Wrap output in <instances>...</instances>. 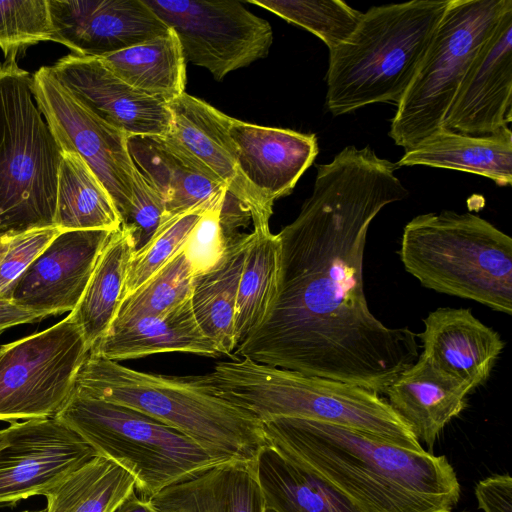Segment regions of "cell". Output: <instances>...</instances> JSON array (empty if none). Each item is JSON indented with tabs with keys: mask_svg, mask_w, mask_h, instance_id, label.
Masks as SVG:
<instances>
[{
	"mask_svg": "<svg viewBox=\"0 0 512 512\" xmlns=\"http://www.w3.org/2000/svg\"><path fill=\"white\" fill-rule=\"evenodd\" d=\"M475 495L484 512H512V478L508 473L479 481Z\"/></svg>",
	"mask_w": 512,
	"mask_h": 512,
	"instance_id": "ab89813d",
	"label": "cell"
},
{
	"mask_svg": "<svg viewBox=\"0 0 512 512\" xmlns=\"http://www.w3.org/2000/svg\"><path fill=\"white\" fill-rule=\"evenodd\" d=\"M98 58L127 84L163 102L170 103L185 92L186 60L171 29Z\"/></svg>",
	"mask_w": 512,
	"mask_h": 512,
	"instance_id": "f1b7e54d",
	"label": "cell"
},
{
	"mask_svg": "<svg viewBox=\"0 0 512 512\" xmlns=\"http://www.w3.org/2000/svg\"><path fill=\"white\" fill-rule=\"evenodd\" d=\"M165 352L221 355L199 327L190 299L164 314L111 326L89 351L116 362Z\"/></svg>",
	"mask_w": 512,
	"mask_h": 512,
	"instance_id": "603a6c76",
	"label": "cell"
},
{
	"mask_svg": "<svg viewBox=\"0 0 512 512\" xmlns=\"http://www.w3.org/2000/svg\"><path fill=\"white\" fill-rule=\"evenodd\" d=\"M399 255L425 288L512 314V239L489 221L448 210L418 215Z\"/></svg>",
	"mask_w": 512,
	"mask_h": 512,
	"instance_id": "8992f818",
	"label": "cell"
},
{
	"mask_svg": "<svg viewBox=\"0 0 512 512\" xmlns=\"http://www.w3.org/2000/svg\"><path fill=\"white\" fill-rule=\"evenodd\" d=\"M168 106L172 115L168 134L225 184L228 194L250 213L254 228H270L273 206L239 170L236 148L228 133L230 116L186 92Z\"/></svg>",
	"mask_w": 512,
	"mask_h": 512,
	"instance_id": "ac0fdd59",
	"label": "cell"
},
{
	"mask_svg": "<svg viewBox=\"0 0 512 512\" xmlns=\"http://www.w3.org/2000/svg\"><path fill=\"white\" fill-rule=\"evenodd\" d=\"M192 279L191 264L183 246L150 279L122 300L111 326L176 308L190 299Z\"/></svg>",
	"mask_w": 512,
	"mask_h": 512,
	"instance_id": "d6a6232c",
	"label": "cell"
},
{
	"mask_svg": "<svg viewBox=\"0 0 512 512\" xmlns=\"http://www.w3.org/2000/svg\"><path fill=\"white\" fill-rule=\"evenodd\" d=\"M424 165L469 172L493 180L499 186L512 184V132L509 127L485 136H472L441 129L415 147L405 150L396 163Z\"/></svg>",
	"mask_w": 512,
	"mask_h": 512,
	"instance_id": "484cf974",
	"label": "cell"
},
{
	"mask_svg": "<svg viewBox=\"0 0 512 512\" xmlns=\"http://www.w3.org/2000/svg\"><path fill=\"white\" fill-rule=\"evenodd\" d=\"M112 232H61L17 280L9 299L46 317L70 313L79 303Z\"/></svg>",
	"mask_w": 512,
	"mask_h": 512,
	"instance_id": "9a60e30c",
	"label": "cell"
},
{
	"mask_svg": "<svg viewBox=\"0 0 512 512\" xmlns=\"http://www.w3.org/2000/svg\"><path fill=\"white\" fill-rule=\"evenodd\" d=\"M52 40L73 54L102 57L168 32L144 0H48Z\"/></svg>",
	"mask_w": 512,
	"mask_h": 512,
	"instance_id": "5bb4252c",
	"label": "cell"
},
{
	"mask_svg": "<svg viewBox=\"0 0 512 512\" xmlns=\"http://www.w3.org/2000/svg\"><path fill=\"white\" fill-rule=\"evenodd\" d=\"M165 210L160 197L135 168L133 195L121 227L128 230L136 250L146 245L164 220Z\"/></svg>",
	"mask_w": 512,
	"mask_h": 512,
	"instance_id": "f35d334b",
	"label": "cell"
},
{
	"mask_svg": "<svg viewBox=\"0 0 512 512\" xmlns=\"http://www.w3.org/2000/svg\"><path fill=\"white\" fill-rule=\"evenodd\" d=\"M158 512H264L255 462L217 464L150 498Z\"/></svg>",
	"mask_w": 512,
	"mask_h": 512,
	"instance_id": "cb8c5ba5",
	"label": "cell"
},
{
	"mask_svg": "<svg viewBox=\"0 0 512 512\" xmlns=\"http://www.w3.org/2000/svg\"><path fill=\"white\" fill-rule=\"evenodd\" d=\"M227 193V190H223L214 198L184 245L193 276L215 267L226 251L228 240L222 225L221 211Z\"/></svg>",
	"mask_w": 512,
	"mask_h": 512,
	"instance_id": "8d00e7d4",
	"label": "cell"
},
{
	"mask_svg": "<svg viewBox=\"0 0 512 512\" xmlns=\"http://www.w3.org/2000/svg\"><path fill=\"white\" fill-rule=\"evenodd\" d=\"M8 441L7 428L0 430V448L4 446Z\"/></svg>",
	"mask_w": 512,
	"mask_h": 512,
	"instance_id": "ee69618b",
	"label": "cell"
},
{
	"mask_svg": "<svg viewBox=\"0 0 512 512\" xmlns=\"http://www.w3.org/2000/svg\"><path fill=\"white\" fill-rule=\"evenodd\" d=\"M75 389L147 414L221 461L255 462L266 443L257 417L202 390L189 377L142 372L89 353Z\"/></svg>",
	"mask_w": 512,
	"mask_h": 512,
	"instance_id": "277c9868",
	"label": "cell"
},
{
	"mask_svg": "<svg viewBox=\"0 0 512 512\" xmlns=\"http://www.w3.org/2000/svg\"><path fill=\"white\" fill-rule=\"evenodd\" d=\"M423 323L424 330L416 334L422 342V356L471 391L487 382L504 348L497 331L468 308H437Z\"/></svg>",
	"mask_w": 512,
	"mask_h": 512,
	"instance_id": "ffe728a7",
	"label": "cell"
},
{
	"mask_svg": "<svg viewBox=\"0 0 512 512\" xmlns=\"http://www.w3.org/2000/svg\"><path fill=\"white\" fill-rule=\"evenodd\" d=\"M52 36L48 0H0V48L6 60Z\"/></svg>",
	"mask_w": 512,
	"mask_h": 512,
	"instance_id": "d590c367",
	"label": "cell"
},
{
	"mask_svg": "<svg viewBox=\"0 0 512 512\" xmlns=\"http://www.w3.org/2000/svg\"><path fill=\"white\" fill-rule=\"evenodd\" d=\"M32 91L60 149L77 153L88 164L122 219L133 195L135 176L128 135L89 110L56 78L51 66L32 75Z\"/></svg>",
	"mask_w": 512,
	"mask_h": 512,
	"instance_id": "7c38bea8",
	"label": "cell"
},
{
	"mask_svg": "<svg viewBox=\"0 0 512 512\" xmlns=\"http://www.w3.org/2000/svg\"><path fill=\"white\" fill-rule=\"evenodd\" d=\"M54 226L62 231H115L121 226L120 216L109 193L75 152L62 151Z\"/></svg>",
	"mask_w": 512,
	"mask_h": 512,
	"instance_id": "f546056e",
	"label": "cell"
},
{
	"mask_svg": "<svg viewBox=\"0 0 512 512\" xmlns=\"http://www.w3.org/2000/svg\"><path fill=\"white\" fill-rule=\"evenodd\" d=\"M13 236L14 235H12V236H10V235L0 236V261L2 260L3 256L7 252Z\"/></svg>",
	"mask_w": 512,
	"mask_h": 512,
	"instance_id": "7bdbcfd3",
	"label": "cell"
},
{
	"mask_svg": "<svg viewBox=\"0 0 512 512\" xmlns=\"http://www.w3.org/2000/svg\"><path fill=\"white\" fill-rule=\"evenodd\" d=\"M312 195L277 234V294L262 324L234 354L304 375L384 394L416 362V333L371 313L363 258L372 220L408 190L396 164L369 147L347 146L317 165Z\"/></svg>",
	"mask_w": 512,
	"mask_h": 512,
	"instance_id": "6da1fadb",
	"label": "cell"
},
{
	"mask_svg": "<svg viewBox=\"0 0 512 512\" xmlns=\"http://www.w3.org/2000/svg\"><path fill=\"white\" fill-rule=\"evenodd\" d=\"M45 318V315L24 308L9 298L0 299V335L7 328L39 322Z\"/></svg>",
	"mask_w": 512,
	"mask_h": 512,
	"instance_id": "60d3db41",
	"label": "cell"
},
{
	"mask_svg": "<svg viewBox=\"0 0 512 512\" xmlns=\"http://www.w3.org/2000/svg\"><path fill=\"white\" fill-rule=\"evenodd\" d=\"M452 0L371 7L329 51L326 106L334 116L374 103L397 106Z\"/></svg>",
	"mask_w": 512,
	"mask_h": 512,
	"instance_id": "5b68a950",
	"label": "cell"
},
{
	"mask_svg": "<svg viewBox=\"0 0 512 512\" xmlns=\"http://www.w3.org/2000/svg\"><path fill=\"white\" fill-rule=\"evenodd\" d=\"M511 0H452L397 104L389 136L405 150L444 129L447 113L479 51Z\"/></svg>",
	"mask_w": 512,
	"mask_h": 512,
	"instance_id": "9c48e42d",
	"label": "cell"
},
{
	"mask_svg": "<svg viewBox=\"0 0 512 512\" xmlns=\"http://www.w3.org/2000/svg\"><path fill=\"white\" fill-rule=\"evenodd\" d=\"M21 512H45V509H42V510H25V511H21Z\"/></svg>",
	"mask_w": 512,
	"mask_h": 512,
	"instance_id": "f6af8a7d",
	"label": "cell"
},
{
	"mask_svg": "<svg viewBox=\"0 0 512 512\" xmlns=\"http://www.w3.org/2000/svg\"><path fill=\"white\" fill-rule=\"evenodd\" d=\"M216 196L165 220L149 242L134 252L128 266L123 299L142 286L183 248L194 226Z\"/></svg>",
	"mask_w": 512,
	"mask_h": 512,
	"instance_id": "e575fe53",
	"label": "cell"
},
{
	"mask_svg": "<svg viewBox=\"0 0 512 512\" xmlns=\"http://www.w3.org/2000/svg\"><path fill=\"white\" fill-rule=\"evenodd\" d=\"M255 470L270 512H365L319 475L266 441Z\"/></svg>",
	"mask_w": 512,
	"mask_h": 512,
	"instance_id": "d4e9b609",
	"label": "cell"
},
{
	"mask_svg": "<svg viewBox=\"0 0 512 512\" xmlns=\"http://www.w3.org/2000/svg\"><path fill=\"white\" fill-rule=\"evenodd\" d=\"M0 448V506L49 488L99 453L58 417L10 424Z\"/></svg>",
	"mask_w": 512,
	"mask_h": 512,
	"instance_id": "4fadbf2b",
	"label": "cell"
},
{
	"mask_svg": "<svg viewBox=\"0 0 512 512\" xmlns=\"http://www.w3.org/2000/svg\"><path fill=\"white\" fill-rule=\"evenodd\" d=\"M57 417L99 454L127 469L143 498L227 462L147 414L77 389Z\"/></svg>",
	"mask_w": 512,
	"mask_h": 512,
	"instance_id": "ba28073f",
	"label": "cell"
},
{
	"mask_svg": "<svg viewBox=\"0 0 512 512\" xmlns=\"http://www.w3.org/2000/svg\"><path fill=\"white\" fill-rule=\"evenodd\" d=\"M320 38L329 51L345 42L362 13L340 0H249Z\"/></svg>",
	"mask_w": 512,
	"mask_h": 512,
	"instance_id": "836d02e7",
	"label": "cell"
},
{
	"mask_svg": "<svg viewBox=\"0 0 512 512\" xmlns=\"http://www.w3.org/2000/svg\"><path fill=\"white\" fill-rule=\"evenodd\" d=\"M470 392L464 383L442 372L420 354L384 394L418 441L432 450L445 425L466 407Z\"/></svg>",
	"mask_w": 512,
	"mask_h": 512,
	"instance_id": "7402d4cb",
	"label": "cell"
},
{
	"mask_svg": "<svg viewBox=\"0 0 512 512\" xmlns=\"http://www.w3.org/2000/svg\"><path fill=\"white\" fill-rule=\"evenodd\" d=\"M61 232L56 226L32 229L12 237L0 261V299L9 298L17 280Z\"/></svg>",
	"mask_w": 512,
	"mask_h": 512,
	"instance_id": "74e56055",
	"label": "cell"
},
{
	"mask_svg": "<svg viewBox=\"0 0 512 512\" xmlns=\"http://www.w3.org/2000/svg\"><path fill=\"white\" fill-rule=\"evenodd\" d=\"M512 121V9L474 59L447 113L444 128L491 135Z\"/></svg>",
	"mask_w": 512,
	"mask_h": 512,
	"instance_id": "e0dca14e",
	"label": "cell"
},
{
	"mask_svg": "<svg viewBox=\"0 0 512 512\" xmlns=\"http://www.w3.org/2000/svg\"><path fill=\"white\" fill-rule=\"evenodd\" d=\"M202 390L257 417L301 418L360 430L398 446L424 449L408 424L378 393L338 380L309 376L252 361L217 363L205 375L189 376Z\"/></svg>",
	"mask_w": 512,
	"mask_h": 512,
	"instance_id": "3957f363",
	"label": "cell"
},
{
	"mask_svg": "<svg viewBox=\"0 0 512 512\" xmlns=\"http://www.w3.org/2000/svg\"><path fill=\"white\" fill-rule=\"evenodd\" d=\"M127 145L135 168L163 202V222L227 190L210 169L169 134L128 136Z\"/></svg>",
	"mask_w": 512,
	"mask_h": 512,
	"instance_id": "44dd1931",
	"label": "cell"
},
{
	"mask_svg": "<svg viewBox=\"0 0 512 512\" xmlns=\"http://www.w3.org/2000/svg\"><path fill=\"white\" fill-rule=\"evenodd\" d=\"M62 150L38 109L32 76L0 66V236L54 226Z\"/></svg>",
	"mask_w": 512,
	"mask_h": 512,
	"instance_id": "52a82bcc",
	"label": "cell"
},
{
	"mask_svg": "<svg viewBox=\"0 0 512 512\" xmlns=\"http://www.w3.org/2000/svg\"><path fill=\"white\" fill-rule=\"evenodd\" d=\"M136 251L130 232H112L69 317L80 327L89 350L107 333L123 300L128 266Z\"/></svg>",
	"mask_w": 512,
	"mask_h": 512,
	"instance_id": "83f0119b",
	"label": "cell"
},
{
	"mask_svg": "<svg viewBox=\"0 0 512 512\" xmlns=\"http://www.w3.org/2000/svg\"><path fill=\"white\" fill-rule=\"evenodd\" d=\"M250 237V233H241L228 243L215 267L192 279L190 301L195 318L221 355L231 356L237 348L236 299Z\"/></svg>",
	"mask_w": 512,
	"mask_h": 512,
	"instance_id": "4316f807",
	"label": "cell"
},
{
	"mask_svg": "<svg viewBox=\"0 0 512 512\" xmlns=\"http://www.w3.org/2000/svg\"><path fill=\"white\" fill-rule=\"evenodd\" d=\"M51 69L89 110L128 136L169 133L168 103L133 88L99 58L70 53Z\"/></svg>",
	"mask_w": 512,
	"mask_h": 512,
	"instance_id": "2e32d148",
	"label": "cell"
},
{
	"mask_svg": "<svg viewBox=\"0 0 512 512\" xmlns=\"http://www.w3.org/2000/svg\"><path fill=\"white\" fill-rule=\"evenodd\" d=\"M171 29L185 60L215 80L265 57L273 42L268 21L240 1L144 0Z\"/></svg>",
	"mask_w": 512,
	"mask_h": 512,
	"instance_id": "8fae6325",
	"label": "cell"
},
{
	"mask_svg": "<svg viewBox=\"0 0 512 512\" xmlns=\"http://www.w3.org/2000/svg\"><path fill=\"white\" fill-rule=\"evenodd\" d=\"M241 272L235 310L237 347L267 317L277 294L280 272V240L270 228L250 233Z\"/></svg>",
	"mask_w": 512,
	"mask_h": 512,
	"instance_id": "1f68e13d",
	"label": "cell"
},
{
	"mask_svg": "<svg viewBox=\"0 0 512 512\" xmlns=\"http://www.w3.org/2000/svg\"><path fill=\"white\" fill-rule=\"evenodd\" d=\"M266 441L319 475L365 512H451L460 484L447 458L322 421L273 418Z\"/></svg>",
	"mask_w": 512,
	"mask_h": 512,
	"instance_id": "7a4b0ae2",
	"label": "cell"
},
{
	"mask_svg": "<svg viewBox=\"0 0 512 512\" xmlns=\"http://www.w3.org/2000/svg\"><path fill=\"white\" fill-rule=\"evenodd\" d=\"M111 512H158L150 499L143 498L134 490Z\"/></svg>",
	"mask_w": 512,
	"mask_h": 512,
	"instance_id": "b9f144b4",
	"label": "cell"
},
{
	"mask_svg": "<svg viewBox=\"0 0 512 512\" xmlns=\"http://www.w3.org/2000/svg\"><path fill=\"white\" fill-rule=\"evenodd\" d=\"M89 351L82 330L69 316L1 345L0 421L57 417L74 392Z\"/></svg>",
	"mask_w": 512,
	"mask_h": 512,
	"instance_id": "30bf717a",
	"label": "cell"
},
{
	"mask_svg": "<svg viewBox=\"0 0 512 512\" xmlns=\"http://www.w3.org/2000/svg\"><path fill=\"white\" fill-rule=\"evenodd\" d=\"M135 483L127 469L98 454L42 495L45 512H111Z\"/></svg>",
	"mask_w": 512,
	"mask_h": 512,
	"instance_id": "4dcf8cb0",
	"label": "cell"
},
{
	"mask_svg": "<svg viewBox=\"0 0 512 512\" xmlns=\"http://www.w3.org/2000/svg\"><path fill=\"white\" fill-rule=\"evenodd\" d=\"M228 133L247 182L273 206L289 195L318 154L314 134L266 127L230 117Z\"/></svg>",
	"mask_w": 512,
	"mask_h": 512,
	"instance_id": "d6986e66",
	"label": "cell"
},
{
	"mask_svg": "<svg viewBox=\"0 0 512 512\" xmlns=\"http://www.w3.org/2000/svg\"><path fill=\"white\" fill-rule=\"evenodd\" d=\"M264 512H270V511L266 510L265 507H264Z\"/></svg>",
	"mask_w": 512,
	"mask_h": 512,
	"instance_id": "bcb514c9",
	"label": "cell"
}]
</instances>
